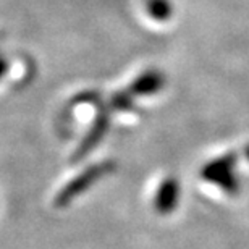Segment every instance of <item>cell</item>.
<instances>
[{
    "label": "cell",
    "instance_id": "6da1fadb",
    "mask_svg": "<svg viewBox=\"0 0 249 249\" xmlns=\"http://www.w3.org/2000/svg\"><path fill=\"white\" fill-rule=\"evenodd\" d=\"M175 197H177V191H175V188H173V185L165 186L162 189V196H159L157 199L156 209L162 213L170 212L173 209V204H175Z\"/></svg>",
    "mask_w": 249,
    "mask_h": 249
}]
</instances>
